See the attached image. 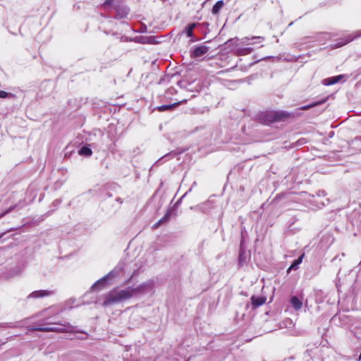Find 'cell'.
<instances>
[{"mask_svg":"<svg viewBox=\"0 0 361 361\" xmlns=\"http://www.w3.org/2000/svg\"><path fill=\"white\" fill-rule=\"evenodd\" d=\"M207 50L208 48L207 47H205V46L196 48L194 51V56L195 57H199V56L204 55L207 51Z\"/></svg>","mask_w":361,"mask_h":361,"instance_id":"obj_3","label":"cell"},{"mask_svg":"<svg viewBox=\"0 0 361 361\" xmlns=\"http://www.w3.org/2000/svg\"><path fill=\"white\" fill-rule=\"evenodd\" d=\"M79 153H80V154H82V155L90 156L92 154V150H91V149L88 148V147L85 146V147H83V148H82L81 149Z\"/></svg>","mask_w":361,"mask_h":361,"instance_id":"obj_5","label":"cell"},{"mask_svg":"<svg viewBox=\"0 0 361 361\" xmlns=\"http://www.w3.org/2000/svg\"><path fill=\"white\" fill-rule=\"evenodd\" d=\"M223 2H216V3L215 4V6L213 7L212 8V13L213 14H217L220 11V9L223 6Z\"/></svg>","mask_w":361,"mask_h":361,"instance_id":"obj_6","label":"cell"},{"mask_svg":"<svg viewBox=\"0 0 361 361\" xmlns=\"http://www.w3.org/2000/svg\"><path fill=\"white\" fill-rule=\"evenodd\" d=\"M290 114L288 112L282 111H270L260 113L257 117V119L261 123H274L288 119Z\"/></svg>","mask_w":361,"mask_h":361,"instance_id":"obj_1","label":"cell"},{"mask_svg":"<svg viewBox=\"0 0 361 361\" xmlns=\"http://www.w3.org/2000/svg\"><path fill=\"white\" fill-rule=\"evenodd\" d=\"M195 26V24H192L191 25H190L189 29H188V35H189V36L193 35V29H194Z\"/></svg>","mask_w":361,"mask_h":361,"instance_id":"obj_8","label":"cell"},{"mask_svg":"<svg viewBox=\"0 0 361 361\" xmlns=\"http://www.w3.org/2000/svg\"><path fill=\"white\" fill-rule=\"evenodd\" d=\"M131 293L129 292V291H122V292L117 293V295H115L112 297L111 298H109V300L107 301V303H117L118 302V301H122L123 300H125V299H127L128 298L131 297Z\"/></svg>","mask_w":361,"mask_h":361,"instance_id":"obj_2","label":"cell"},{"mask_svg":"<svg viewBox=\"0 0 361 361\" xmlns=\"http://www.w3.org/2000/svg\"><path fill=\"white\" fill-rule=\"evenodd\" d=\"M7 96V93H6V92H3V91H0V97L4 98V97H6Z\"/></svg>","mask_w":361,"mask_h":361,"instance_id":"obj_9","label":"cell"},{"mask_svg":"<svg viewBox=\"0 0 361 361\" xmlns=\"http://www.w3.org/2000/svg\"><path fill=\"white\" fill-rule=\"evenodd\" d=\"M342 78H343V76H339L333 77V78H328V79L326 80L325 84L328 85V86H330V85L336 83V82H339Z\"/></svg>","mask_w":361,"mask_h":361,"instance_id":"obj_4","label":"cell"},{"mask_svg":"<svg viewBox=\"0 0 361 361\" xmlns=\"http://www.w3.org/2000/svg\"><path fill=\"white\" fill-rule=\"evenodd\" d=\"M291 303H292L293 305L294 306L296 309H299L301 307V305H302V303H301V301L296 297H294L291 299Z\"/></svg>","mask_w":361,"mask_h":361,"instance_id":"obj_7","label":"cell"}]
</instances>
